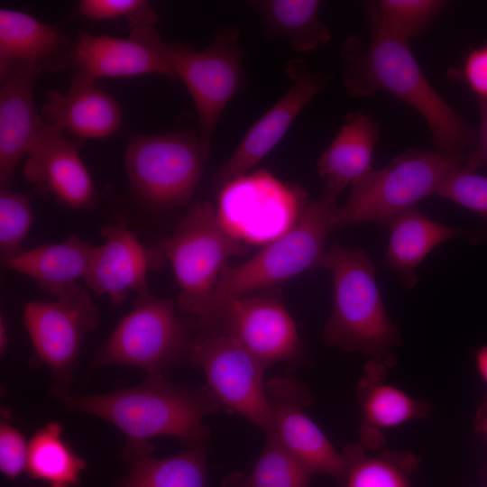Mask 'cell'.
Listing matches in <instances>:
<instances>
[{"mask_svg": "<svg viewBox=\"0 0 487 487\" xmlns=\"http://www.w3.org/2000/svg\"><path fill=\"white\" fill-rule=\"evenodd\" d=\"M444 5L437 0H382L368 2L366 12L389 33L409 41L431 25Z\"/></svg>", "mask_w": 487, "mask_h": 487, "instance_id": "cell-31", "label": "cell"}, {"mask_svg": "<svg viewBox=\"0 0 487 487\" xmlns=\"http://www.w3.org/2000/svg\"><path fill=\"white\" fill-rule=\"evenodd\" d=\"M80 142L68 139L62 131L45 121L27 152L24 178L41 194H52L73 209L96 203V190L79 156Z\"/></svg>", "mask_w": 487, "mask_h": 487, "instance_id": "cell-17", "label": "cell"}, {"mask_svg": "<svg viewBox=\"0 0 487 487\" xmlns=\"http://www.w3.org/2000/svg\"><path fill=\"white\" fill-rule=\"evenodd\" d=\"M166 48L153 26L131 28L127 39L83 32L72 41L71 65L93 80L157 73L175 81Z\"/></svg>", "mask_w": 487, "mask_h": 487, "instance_id": "cell-14", "label": "cell"}, {"mask_svg": "<svg viewBox=\"0 0 487 487\" xmlns=\"http://www.w3.org/2000/svg\"><path fill=\"white\" fill-rule=\"evenodd\" d=\"M346 471L343 487H412L409 474L417 465L410 454L385 451L369 455L359 444L343 449Z\"/></svg>", "mask_w": 487, "mask_h": 487, "instance_id": "cell-30", "label": "cell"}, {"mask_svg": "<svg viewBox=\"0 0 487 487\" xmlns=\"http://www.w3.org/2000/svg\"><path fill=\"white\" fill-rule=\"evenodd\" d=\"M313 474L271 432L265 434L263 447L251 472L226 476L222 487H311Z\"/></svg>", "mask_w": 487, "mask_h": 487, "instance_id": "cell-29", "label": "cell"}, {"mask_svg": "<svg viewBox=\"0 0 487 487\" xmlns=\"http://www.w3.org/2000/svg\"><path fill=\"white\" fill-rule=\"evenodd\" d=\"M95 247L71 234L61 242L23 250L1 264L26 275L43 293L58 298L84 278Z\"/></svg>", "mask_w": 487, "mask_h": 487, "instance_id": "cell-23", "label": "cell"}, {"mask_svg": "<svg viewBox=\"0 0 487 487\" xmlns=\"http://www.w3.org/2000/svg\"><path fill=\"white\" fill-rule=\"evenodd\" d=\"M272 432L280 444L313 473L335 478L342 485L346 462L320 427L305 413L312 401L308 389L290 375L266 381Z\"/></svg>", "mask_w": 487, "mask_h": 487, "instance_id": "cell-12", "label": "cell"}, {"mask_svg": "<svg viewBox=\"0 0 487 487\" xmlns=\"http://www.w3.org/2000/svg\"><path fill=\"white\" fill-rule=\"evenodd\" d=\"M475 368L479 377L487 385V345H482L474 354Z\"/></svg>", "mask_w": 487, "mask_h": 487, "instance_id": "cell-38", "label": "cell"}, {"mask_svg": "<svg viewBox=\"0 0 487 487\" xmlns=\"http://www.w3.org/2000/svg\"><path fill=\"white\" fill-rule=\"evenodd\" d=\"M208 156L191 133L136 135L128 142L124 166L139 198L150 206L171 208L190 200Z\"/></svg>", "mask_w": 487, "mask_h": 487, "instance_id": "cell-7", "label": "cell"}, {"mask_svg": "<svg viewBox=\"0 0 487 487\" xmlns=\"http://www.w3.org/2000/svg\"><path fill=\"white\" fill-rule=\"evenodd\" d=\"M156 247L172 267L179 289L178 307L192 318L213 290L226 261L248 253L209 200L195 201L175 232Z\"/></svg>", "mask_w": 487, "mask_h": 487, "instance_id": "cell-6", "label": "cell"}, {"mask_svg": "<svg viewBox=\"0 0 487 487\" xmlns=\"http://www.w3.org/2000/svg\"><path fill=\"white\" fill-rule=\"evenodd\" d=\"M481 116L478 133L474 142V148L467 152L464 169L475 171L480 168L487 167V99L476 98Z\"/></svg>", "mask_w": 487, "mask_h": 487, "instance_id": "cell-37", "label": "cell"}, {"mask_svg": "<svg viewBox=\"0 0 487 487\" xmlns=\"http://www.w3.org/2000/svg\"><path fill=\"white\" fill-rule=\"evenodd\" d=\"M323 267L333 275V303L323 332L327 346L362 353L391 367L400 332L390 318L375 279V263L363 249L335 244Z\"/></svg>", "mask_w": 487, "mask_h": 487, "instance_id": "cell-4", "label": "cell"}, {"mask_svg": "<svg viewBox=\"0 0 487 487\" xmlns=\"http://www.w3.org/2000/svg\"><path fill=\"white\" fill-rule=\"evenodd\" d=\"M115 487H207L208 467L205 445L188 446L166 458L136 457Z\"/></svg>", "mask_w": 487, "mask_h": 487, "instance_id": "cell-27", "label": "cell"}, {"mask_svg": "<svg viewBox=\"0 0 487 487\" xmlns=\"http://www.w3.org/2000/svg\"><path fill=\"white\" fill-rule=\"evenodd\" d=\"M166 55L176 80H181L191 96L198 138L209 154L219 118L244 83L240 31L236 26L221 28L202 51L181 42L167 44Z\"/></svg>", "mask_w": 487, "mask_h": 487, "instance_id": "cell-9", "label": "cell"}, {"mask_svg": "<svg viewBox=\"0 0 487 487\" xmlns=\"http://www.w3.org/2000/svg\"><path fill=\"white\" fill-rule=\"evenodd\" d=\"M78 12L90 20L124 18L131 28L153 26L158 20L156 12L143 0H82Z\"/></svg>", "mask_w": 487, "mask_h": 487, "instance_id": "cell-34", "label": "cell"}, {"mask_svg": "<svg viewBox=\"0 0 487 487\" xmlns=\"http://www.w3.org/2000/svg\"><path fill=\"white\" fill-rule=\"evenodd\" d=\"M70 409L101 418L126 437L128 461L152 455V439L170 436L187 447L205 445L210 431L204 418L222 409L203 386L188 389L170 382L162 373L149 375L141 385L109 393L81 396L54 390Z\"/></svg>", "mask_w": 487, "mask_h": 487, "instance_id": "cell-2", "label": "cell"}, {"mask_svg": "<svg viewBox=\"0 0 487 487\" xmlns=\"http://www.w3.org/2000/svg\"><path fill=\"white\" fill-rule=\"evenodd\" d=\"M341 192L325 185L323 193L300 212L294 224L244 262L225 264L203 307L193 318L202 331L215 330L233 301L316 267H323L329 233Z\"/></svg>", "mask_w": 487, "mask_h": 487, "instance_id": "cell-3", "label": "cell"}, {"mask_svg": "<svg viewBox=\"0 0 487 487\" xmlns=\"http://www.w3.org/2000/svg\"><path fill=\"white\" fill-rule=\"evenodd\" d=\"M62 432L60 423H48L29 442L27 474L49 487H74L86 467L85 460L66 442Z\"/></svg>", "mask_w": 487, "mask_h": 487, "instance_id": "cell-28", "label": "cell"}, {"mask_svg": "<svg viewBox=\"0 0 487 487\" xmlns=\"http://www.w3.org/2000/svg\"><path fill=\"white\" fill-rule=\"evenodd\" d=\"M386 368L384 363L369 359L358 383L359 436L364 448L381 445L382 430L423 418L429 412L427 403L383 381Z\"/></svg>", "mask_w": 487, "mask_h": 487, "instance_id": "cell-20", "label": "cell"}, {"mask_svg": "<svg viewBox=\"0 0 487 487\" xmlns=\"http://www.w3.org/2000/svg\"><path fill=\"white\" fill-rule=\"evenodd\" d=\"M467 152L411 149L382 169L368 171L351 183L349 198L335 214L334 230L362 223L387 227L399 214L436 194L445 178L464 165Z\"/></svg>", "mask_w": 487, "mask_h": 487, "instance_id": "cell-5", "label": "cell"}, {"mask_svg": "<svg viewBox=\"0 0 487 487\" xmlns=\"http://www.w3.org/2000/svg\"><path fill=\"white\" fill-rule=\"evenodd\" d=\"M302 201L300 189L285 186L262 170L225 185L217 214L225 226L233 220H290Z\"/></svg>", "mask_w": 487, "mask_h": 487, "instance_id": "cell-24", "label": "cell"}, {"mask_svg": "<svg viewBox=\"0 0 487 487\" xmlns=\"http://www.w3.org/2000/svg\"><path fill=\"white\" fill-rule=\"evenodd\" d=\"M33 224L30 195L15 192L10 187L0 189L1 261L20 253L22 244Z\"/></svg>", "mask_w": 487, "mask_h": 487, "instance_id": "cell-32", "label": "cell"}, {"mask_svg": "<svg viewBox=\"0 0 487 487\" xmlns=\"http://www.w3.org/2000/svg\"><path fill=\"white\" fill-rule=\"evenodd\" d=\"M72 41L56 28L16 10L0 9L1 62H25L41 72L71 64Z\"/></svg>", "mask_w": 487, "mask_h": 487, "instance_id": "cell-21", "label": "cell"}, {"mask_svg": "<svg viewBox=\"0 0 487 487\" xmlns=\"http://www.w3.org/2000/svg\"><path fill=\"white\" fill-rule=\"evenodd\" d=\"M476 428L487 439V400L482 404L476 415Z\"/></svg>", "mask_w": 487, "mask_h": 487, "instance_id": "cell-39", "label": "cell"}, {"mask_svg": "<svg viewBox=\"0 0 487 487\" xmlns=\"http://www.w3.org/2000/svg\"><path fill=\"white\" fill-rule=\"evenodd\" d=\"M387 228L390 235L385 263L409 289L418 283V267L436 246L459 236H474L477 240L487 237L434 221L416 207L399 214Z\"/></svg>", "mask_w": 487, "mask_h": 487, "instance_id": "cell-22", "label": "cell"}, {"mask_svg": "<svg viewBox=\"0 0 487 487\" xmlns=\"http://www.w3.org/2000/svg\"><path fill=\"white\" fill-rule=\"evenodd\" d=\"M98 319L88 291L78 283L55 300H32L23 306L34 353L60 382L69 381L83 340Z\"/></svg>", "mask_w": 487, "mask_h": 487, "instance_id": "cell-11", "label": "cell"}, {"mask_svg": "<svg viewBox=\"0 0 487 487\" xmlns=\"http://www.w3.org/2000/svg\"><path fill=\"white\" fill-rule=\"evenodd\" d=\"M188 360L202 371L204 387L222 409L241 415L265 434L272 432L267 368L236 340L221 330L202 331L193 338Z\"/></svg>", "mask_w": 487, "mask_h": 487, "instance_id": "cell-10", "label": "cell"}, {"mask_svg": "<svg viewBox=\"0 0 487 487\" xmlns=\"http://www.w3.org/2000/svg\"><path fill=\"white\" fill-rule=\"evenodd\" d=\"M29 442L23 433L11 424L2 421L0 426V471L11 480L26 471Z\"/></svg>", "mask_w": 487, "mask_h": 487, "instance_id": "cell-35", "label": "cell"}, {"mask_svg": "<svg viewBox=\"0 0 487 487\" xmlns=\"http://www.w3.org/2000/svg\"><path fill=\"white\" fill-rule=\"evenodd\" d=\"M7 345V335H6V330L5 326V322L3 321V317H1V323H0V347L1 352L5 350Z\"/></svg>", "mask_w": 487, "mask_h": 487, "instance_id": "cell-40", "label": "cell"}, {"mask_svg": "<svg viewBox=\"0 0 487 487\" xmlns=\"http://www.w3.org/2000/svg\"><path fill=\"white\" fill-rule=\"evenodd\" d=\"M0 184L10 187L16 165L45 124L33 103V85L41 71L25 62H1Z\"/></svg>", "mask_w": 487, "mask_h": 487, "instance_id": "cell-18", "label": "cell"}, {"mask_svg": "<svg viewBox=\"0 0 487 487\" xmlns=\"http://www.w3.org/2000/svg\"><path fill=\"white\" fill-rule=\"evenodd\" d=\"M193 338L174 303L148 290L137 293L132 309L119 321L97 353L101 365H126L149 375L188 357Z\"/></svg>", "mask_w": 487, "mask_h": 487, "instance_id": "cell-8", "label": "cell"}, {"mask_svg": "<svg viewBox=\"0 0 487 487\" xmlns=\"http://www.w3.org/2000/svg\"><path fill=\"white\" fill-rule=\"evenodd\" d=\"M379 124L365 111L347 115L335 137L317 162L326 184L342 191L354 179L372 170Z\"/></svg>", "mask_w": 487, "mask_h": 487, "instance_id": "cell-25", "label": "cell"}, {"mask_svg": "<svg viewBox=\"0 0 487 487\" xmlns=\"http://www.w3.org/2000/svg\"><path fill=\"white\" fill-rule=\"evenodd\" d=\"M436 195L473 211L487 221V177L462 166L445 178Z\"/></svg>", "mask_w": 487, "mask_h": 487, "instance_id": "cell-33", "label": "cell"}, {"mask_svg": "<svg viewBox=\"0 0 487 487\" xmlns=\"http://www.w3.org/2000/svg\"><path fill=\"white\" fill-rule=\"evenodd\" d=\"M286 71L293 84L247 131L234 152L217 170L215 187L222 188L258 164L280 142L299 113L332 78L308 68L303 60H290Z\"/></svg>", "mask_w": 487, "mask_h": 487, "instance_id": "cell-13", "label": "cell"}, {"mask_svg": "<svg viewBox=\"0 0 487 487\" xmlns=\"http://www.w3.org/2000/svg\"><path fill=\"white\" fill-rule=\"evenodd\" d=\"M94 82L75 72L67 92L50 90L41 109L45 121L79 138L115 134L122 124V108Z\"/></svg>", "mask_w": 487, "mask_h": 487, "instance_id": "cell-19", "label": "cell"}, {"mask_svg": "<svg viewBox=\"0 0 487 487\" xmlns=\"http://www.w3.org/2000/svg\"><path fill=\"white\" fill-rule=\"evenodd\" d=\"M462 75L476 98L487 99V45L474 49L467 55Z\"/></svg>", "mask_w": 487, "mask_h": 487, "instance_id": "cell-36", "label": "cell"}, {"mask_svg": "<svg viewBox=\"0 0 487 487\" xmlns=\"http://www.w3.org/2000/svg\"><path fill=\"white\" fill-rule=\"evenodd\" d=\"M101 234L104 243L95 247L83 280L96 294L121 305L130 291L148 290L147 275L162 264L164 256L157 247L142 245L121 218L104 225Z\"/></svg>", "mask_w": 487, "mask_h": 487, "instance_id": "cell-16", "label": "cell"}, {"mask_svg": "<svg viewBox=\"0 0 487 487\" xmlns=\"http://www.w3.org/2000/svg\"><path fill=\"white\" fill-rule=\"evenodd\" d=\"M249 5L260 14L265 31L271 36H285L296 51L325 46L331 40L329 28L318 19L317 0H259Z\"/></svg>", "mask_w": 487, "mask_h": 487, "instance_id": "cell-26", "label": "cell"}, {"mask_svg": "<svg viewBox=\"0 0 487 487\" xmlns=\"http://www.w3.org/2000/svg\"><path fill=\"white\" fill-rule=\"evenodd\" d=\"M368 15L371 38L367 47L354 35L341 50L343 81L354 98L386 90L405 102L426 121L436 150L466 152L474 144V132L428 82L408 41L385 31Z\"/></svg>", "mask_w": 487, "mask_h": 487, "instance_id": "cell-1", "label": "cell"}, {"mask_svg": "<svg viewBox=\"0 0 487 487\" xmlns=\"http://www.w3.org/2000/svg\"><path fill=\"white\" fill-rule=\"evenodd\" d=\"M236 340L266 368L293 363L301 354L294 320L282 302L270 296H245L230 303L217 327Z\"/></svg>", "mask_w": 487, "mask_h": 487, "instance_id": "cell-15", "label": "cell"}]
</instances>
